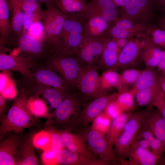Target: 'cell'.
Wrapping results in <instances>:
<instances>
[{
  "instance_id": "obj_42",
  "label": "cell",
  "mask_w": 165,
  "mask_h": 165,
  "mask_svg": "<svg viewBox=\"0 0 165 165\" xmlns=\"http://www.w3.org/2000/svg\"><path fill=\"white\" fill-rule=\"evenodd\" d=\"M8 2L15 4L19 7L24 12H30L43 13L40 2L31 3L22 1L20 0H7Z\"/></svg>"
},
{
  "instance_id": "obj_32",
  "label": "cell",
  "mask_w": 165,
  "mask_h": 165,
  "mask_svg": "<svg viewBox=\"0 0 165 165\" xmlns=\"http://www.w3.org/2000/svg\"><path fill=\"white\" fill-rule=\"evenodd\" d=\"M160 92L158 86L138 91L135 93L136 103L140 107L152 105L155 98Z\"/></svg>"
},
{
  "instance_id": "obj_3",
  "label": "cell",
  "mask_w": 165,
  "mask_h": 165,
  "mask_svg": "<svg viewBox=\"0 0 165 165\" xmlns=\"http://www.w3.org/2000/svg\"><path fill=\"white\" fill-rule=\"evenodd\" d=\"M150 113L145 111L132 114L126 123L114 146L116 157L121 164L124 165L125 163L127 153Z\"/></svg>"
},
{
  "instance_id": "obj_58",
  "label": "cell",
  "mask_w": 165,
  "mask_h": 165,
  "mask_svg": "<svg viewBox=\"0 0 165 165\" xmlns=\"http://www.w3.org/2000/svg\"><path fill=\"white\" fill-rule=\"evenodd\" d=\"M160 28L165 29V18L162 16L160 18L159 20Z\"/></svg>"
},
{
  "instance_id": "obj_48",
  "label": "cell",
  "mask_w": 165,
  "mask_h": 165,
  "mask_svg": "<svg viewBox=\"0 0 165 165\" xmlns=\"http://www.w3.org/2000/svg\"><path fill=\"white\" fill-rule=\"evenodd\" d=\"M152 105L156 107L165 119V97L161 92L156 96Z\"/></svg>"
},
{
  "instance_id": "obj_7",
  "label": "cell",
  "mask_w": 165,
  "mask_h": 165,
  "mask_svg": "<svg viewBox=\"0 0 165 165\" xmlns=\"http://www.w3.org/2000/svg\"><path fill=\"white\" fill-rule=\"evenodd\" d=\"M85 96L94 99L106 94L102 90L100 76L93 65L81 68L76 86Z\"/></svg>"
},
{
  "instance_id": "obj_46",
  "label": "cell",
  "mask_w": 165,
  "mask_h": 165,
  "mask_svg": "<svg viewBox=\"0 0 165 165\" xmlns=\"http://www.w3.org/2000/svg\"><path fill=\"white\" fill-rule=\"evenodd\" d=\"M150 142L151 151L160 160L165 152V147L163 144L156 137H154Z\"/></svg>"
},
{
  "instance_id": "obj_4",
  "label": "cell",
  "mask_w": 165,
  "mask_h": 165,
  "mask_svg": "<svg viewBox=\"0 0 165 165\" xmlns=\"http://www.w3.org/2000/svg\"><path fill=\"white\" fill-rule=\"evenodd\" d=\"M70 55L60 53H52L46 59L61 75L62 79L70 86H76L82 66L77 59Z\"/></svg>"
},
{
  "instance_id": "obj_22",
  "label": "cell",
  "mask_w": 165,
  "mask_h": 165,
  "mask_svg": "<svg viewBox=\"0 0 165 165\" xmlns=\"http://www.w3.org/2000/svg\"><path fill=\"white\" fill-rule=\"evenodd\" d=\"M87 21L84 26L85 36L94 38H101L109 28V23L101 16L87 12Z\"/></svg>"
},
{
  "instance_id": "obj_26",
  "label": "cell",
  "mask_w": 165,
  "mask_h": 165,
  "mask_svg": "<svg viewBox=\"0 0 165 165\" xmlns=\"http://www.w3.org/2000/svg\"><path fill=\"white\" fill-rule=\"evenodd\" d=\"M7 0H0V47L7 45L10 39V20Z\"/></svg>"
},
{
  "instance_id": "obj_60",
  "label": "cell",
  "mask_w": 165,
  "mask_h": 165,
  "mask_svg": "<svg viewBox=\"0 0 165 165\" xmlns=\"http://www.w3.org/2000/svg\"><path fill=\"white\" fill-rule=\"evenodd\" d=\"M162 12V16L165 18V8L160 10Z\"/></svg>"
},
{
  "instance_id": "obj_47",
  "label": "cell",
  "mask_w": 165,
  "mask_h": 165,
  "mask_svg": "<svg viewBox=\"0 0 165 165\" xmlns=\"http://www.w3.org/2000/svg\"><path fill=\"white\" fill-rule=\"evenodd\" d=\"M41 159L44 165H57V153L52 149L44 151L41 156Z\"/></svg>"
},
{
  "instance_id": "obj_50",
  "label": "cell",
  "mask_w": 165,
  "mask_h": 165,
  "mask_svg": "<svg viewBox=\"0 0 165 165\" xmlns=\"http://www.w3.org/2000/svg\"><path fill=\"white\" fill-rule=\"evenodd\" d=\"M6 98L2 94H0V120L6 115L7 110V102Z\"/></svg>"
},
{
  "instance_id": "obj_15",
  "label": "cell",
  "mask_w": 165,
  "mask_h": 165,
  "mask_svg": "<svg viewBox=\"0 0 165 165\" xmlns=\"http://www.w3.org/2000/svg\"><path fill=\"white\" fill-rule=\"evenodd\" d=\"M79 102L76 97L69 94L56 109L53 117L55 123L64 126L70 123L74 115H76Z\"/></svg>"
},
{
  "instance_id": "obj_21",
  "label": "cell",
  "mask_w": 165,
  "mask_h": 165,
  "mask_svg": "<svg viewBox=\"0 0 165 165\" xmlns=\"http://www.w3.org/2000/svg\"><path fill=\"white\" fill-rule=\"evenodd\" d=\"M125 165H155L159 160L148 149L140 147H131L127 156Z\"/></svg>"
},
{
  "instance_id": "obj_20",
  "label": "cell",
  "mask_w": 165,
  "mask_h": 165,
  "mask_svg": "<svg viewBox=\"0 0 165 165\" xmlns=\"http://www.w3.org/2000/svg\"><path fill=\"white\" fill-rule=\"evenodd\" d=\"M142 43L138 40H130L118 55L117 67H127L134 64L139 57Z\"/></svg>"
},
{
  "instance_id": "obj_16",
  "label": "cell",
  "mask_w": 165,
  "mask_h": 165,
  "mask_svg": "<svg viewBox=\"0 0 165 165\" xmlns=\"http://www.w3.org/2000/svg\"><path fill=\"white\" fill-rule=\"evenodd\" d=\"M35 81L47 86H51L63 93L69 94L70 86L51 70L39 69L32 74Z\"/></svg>"
},
{
  "instance_id": "obj_33",
  "label": "cell",
  "mask_w": 165,
  "mask_h": 165,
  "mask_svg": "<svg viewBox=\"0 0 165 165\" xmlns=\"http://www.w3.org/2000/svg\"><path fill=\"white\" fill-rule=\"evenodd\" d=\"M27 104L29 110L34 116L48 119L53 118L52 116L48 113L46 104L41 99L32 96L29 97Z\"/></svg>"
},
{
  "instance_id": "obj_35",
  "label": "cell",
  "mask_w": 165,
  "mask_h": 165,
  "mask_svg": "<svg viewBox=\"0 0 165 165\" xmlns=\"http://www.w3.org/2000/svg\"><path fill=\"white\" fill-rule=\"evenodd\" d=\"M101 87L103 90H108L113 87H118L120 80V75L114 70H108L100 76Z\"/></svg>"
},
{
  "instance_id": "obj_51",
  "label": "cell",
  "mask_w": 165,
  "mask_h": 165,
  "mask_svg": "<svg viewBox=\"0 0 165 165\" xmlns=\"http://www.w3.org/2000/svg\"><path fill=\"white\" fill-rule=\"evenodd\" d=\"M140 147L147 149H150V141L143 139H137L135 140L131 147Z\"/></svg>"
},
{
  "instance_id": "obj_6",
  "label": "cell",
  "mask_w": 165,
  "mask_h": 165,
  "mask_svg": "<svg viewBox=\"0 0 165 165\" xmlns=\"http://www.w3.org/2000/svg\"><path fill=\"white\" fill-rule=\"evenodd\" d=\"M154 10L152 0H130L119 12L121 17L147 28L154 18Z\"/></svg>"
},
{
  "instance_id": "obj_41",
  "label": "cell",
  "mask_w": 165,
  "mask_h": 165,
  "mask_svg": "<svg viewBox=\"0 0 165 165\" xmlns=\"http://www.w3.org/2000/svg\"><path fill=\"white\" fill-rule=\"evenodd\" d=\"M43 14V13H40L30 12H24L23 17L24 33H27L28 30L34 23L42 21Z\"/></svg>"
},
{
  "instance_id": "obj_9",
  "label": "cell",
  "mask_w": 165,
  "mask_h": 165,
  "mask_svg": "<svg viewBox=\"0 0 165 165\" xmlns=\"http://www.w3.org/2000/svg\"><path fill=\"white\" fill-rule=\"evenodd\" d=\"M85 137L90 150L99 159L112 163L119 161L105 135L91 127L86 131Z\"/></svg>"
},
{
  "instance_id": "obj_40",
  "label": "cell",
  "mask_w": 165,
  "mask_h": 165,
  "mask_svg": "<svg viewBox=\"0 0 165 165\" xmlns=\"http://www.w3.org/2000/svg\"><path fill=\"white\" fill-rule=\"evenodd\" d=\"M138 32L123 28L114 25L108 28L106 31L109 36L112 38L116 39L122 38H130Z\"/></svg>"
},
{
  "instance_id": "obj_55",
  "label": "cell",
  "mask_w": 165,
  "mask_h": 165,
  "mask_svg": "<svg viewBox=\"0 0 165 165\" xmlns=\"http://www.w3.org/2000/svg\"><path fill=\"white\" fill-rule=\"evenodd\" d=\"M117 7H122L125 6L130 0H111Z\"/></svg>"
},
{
  "instance_id": "obj_30",
  "label": "cell",
  "mask_w": 165,
  "mask_h": 165,
  "mask_svg": "<svg viewBox=\"0 0 165 165\" xmlns=\"http://www.w3.org/2000/svg\"><path fill=\"white\" fill-rule=\"evenodd\" d=\"M38 84L35 87L36 92L42 95L53 108L56 109L69 94L64 93L53 88Z\"/></svg>"
},
{
  "instance_id": "obj_44",
  "label": "cell",
  "mask_w": 165,
  "mask_h": 165,
  "mask_svg": "<svg viewBox=\"0 0 165 165\" xmlns=\"http://www.w3.org/2000/svg\"><path fill=\"white\" fill-rule=\"evenodd\" d=\"M44 26L42 21L34 23L28 30L27 33L42 42L44 35Z\"/></svg>"
},
{
  "instance_id": "obj_23",
  "label": "cell",
  "mask_w": 165,
  "mask_h": 165,
  "mask_svg": "<svg viewBox=\"0 0 165 165\" xmlns=\"http://www.w3.org/2000/svg\"><path fill=\"white\" fill-rule=\"evenodd\" d=\"M163 53L147 35L139 56L147 68H153L158 66L161 61Z\"/></svg>"
},
{
  "instance_id": "obj_2",
  "label": "cell",
  "mask_w": 165,
  "mask_h": 165,
  "mask_svg": "<svg viewBox=\"0 0 165 165\" xmlns=\"http://www.w3.org/2000/svg\"><path fill=\"white\" fill-rule=\"evenodd\" d=\"M67 15L53 6L44 11L42 22L44 35L42 42L53 53L60 52L62 44L61 35Z\"/></svg>"
},
{
  "instance_id": "obj_19",
  "label": "cell",
  "mask_w": 165,
  "mask_h": 165,
  "mask_svg": "<svg viewBox=\"0 0 165 165\" xmlns=\"http://www.w3.org/2000/svg\"><path fill=\"white\" fill-rule=\"evenodd\" d=\"M65 148L68 150L86 156L94 158L87 148L83 138L80 135L68 131H59Z\"/></svg>"
},
{
  "instance_id": "obj_39",
  "label": "cell",
  "mask_w": 165,
  "mask_h": 165,
  "mask_svg": "<svg viewBox=\"0 0 165 165\" xmlns=\"http://www.w3.org/2000/svg\"><path fill=\"white\" fill-rule=\"evenodd\" d=\"M112 121L110 118L102 112L94 119L92 122L91 127L105 135Z\"/></svg>"
},
{
  "instance_id": "obj_8",
  "label": "cell",
  "mask_w": 165,
  "mask_h": 165,
  "mask_svg": "<svg viewBox=\"0 0 165 165\" xmlns=\"http://www.w3.org/2000/svg\"><path fill=\"white\" fill-rule=\"evenodd\" d=\"M11 45L19 48V53L34 61L46 60L53 53L43 43L27 33H24Z\"/></svg>"
},
{
  "instance_id": "obj_24",
  "label": "cell",
  "mask_w": 165,
  "mask_h": 165,
  "mask_svg": "<svg viewBox=\"0 0 165 165\" xmlns=\"http://www.w3.org/2000/svg\"><path fill=\"white\" fill-rule=\"evenodd\" d=\"M8 2L11 16L10 39L8 44L9 45L24 33V12L16 5L8 1Z\"/></svg>"
},
{
  "instance_id": "obj_36",
  "label": "cell",
  "mask_w": 165,
  "mask_h": 165,
  "mask_svg": "<svg viewBox=\"0 0 165 165\" xmlns=\"http://www.w3.org/2000/svg\"><path fill=\"white\" fill-rule=\"evenodd\" d=\"M32 142L35 147L43 151L52 149L50 135L48 130H42L34 134Z\"/></svg>"
},
{
  "instance_id": "obj_34",
  "label": "cell",
  "mask_w": 165,
  "mask_h": 165,
  "mask_svg": "<svg viewBox=\"0 0 165 165\" xmlns=\"http://www.w3.org/2000/svg\"><path fill=\"white\" fill-rule=\"evenodd\" d=\"M135 93L132 90L118 93L115 102L123 112H131L135 107Z\"/></svg>"
},
{
  "instance_id": "obj_17",
  "label": "cell",
  "mask_w": 165,
  "mask_h": 165,
  "mask_svg": "<svg viewBox=\"0 0 165 165\" xmlns=\"http://www.w3.org/2000/svg\"><path fill=\"white\" fill-rule=\"evenodd\" d=\"M88 5L87 12L99 15L110 23L118 18L117 7L111 0H92Z\"/></svg>"
},
{
  "instance_id": "obj_56",
  "label": "cell",
  "mask_w": 165,
  "mask_h": 165,
  "mask_svg": "<svg viewBox=\"0 0 165 165\" xmlns=\"http://www.w3.org/2000/svg\"><path fill=\"white\" fill-rule=\"evenodd\" d=\"M55 0H37L39 2L43 3L48 7L53 6Z\"/></svg>"
},
{
  "instance_id": "obj_18",
  "label": "cell",
  "mask_w": 165,
  "mask_h": 165,
  "mask_svg": "<svg viewBox=\"0 0 165 165\" xmlns=\"http://www.w3.org/2000/svg\"><path fill=\"white\" fill-rule=\"evenodd\" d=\"M33 134L24 137L16 157V165H38L32 142Z\"/></svg>"
},
{
  "instance_id": "obj_45",
  "label": "cell",
  "mask_w": 165,
  "mask_h": 165,
  "mask_svg": "<svg viewBox=\"0 0 165 165\" xmlns=\"http://www.w3.org/2000/svg\"><path fill=\"white\" fill-rule=\"evenodd\" d=\"M115 100L110 102L103 112L112 121L117 118L124 113Z\"/></svg>"
},
{
  "instance_id": "obj_37",
  "label": "cell",
  "mask_w": 165,
  "mask_h": 165,
  "mask_svg": "<svg viewBox=\"0 0 165 165\" xmlns=\"http://www.w3.org/2000/svg\"><path fill=\"white\" fill-rule=\"evenodd\" d=\"M141 71L134 68L125 70L120 75V80L118 87L133 85L137 80Z\"/></svg>"
},
{
  "instance_id": "obj_27",
  "label": "cell",
  "mask_w": 165,
  "mask_h": 165,
  "mask_svg": "<svg viewBox=\"0 0 165 165\" xmlns=\"http://www.w3.org/2000/svg\"><path fill=\"white\" fill-rule=\"evenodd\" d=\"M144 125L163 143L165 147V119L157 110L150 113Z\"/></svg>"
},
{
  "instance_id": "obj_29",
  "label": "cell",
  "mask_w": 165,
  "mask_h": 165,
  "mask_svg": "<svg viewBox=\"0 0 165 165\" xmlns=\"http://www.w3.org/2000/svg\"><path fill=\"white\" fill-rule=\"evenodd\" d=\"M132 115L131 112H124L112 121L106 134L107 141L111 147L112 148L114 146L126 123Z\"/></svg>"
},
{
  "instance_id": "obj_38",
  "label": "cell",
  "mask_w": 165,
  "mask_h": 165,
  "mask_svg": "<svg viewBox=\"0 0 165 165\" xmlns=\"http://www.w3.org/2000/svg\"><path fill=\"white\" fill-rule=\"evenodd\" d=\"M148 31L147 35L153 43L159 48L165 49V29L155 27Z\"/></svg>"
},
{
  "instance_id": "obj_59",
  "label": "cell",
  "mask_w": 165,
  "mask_h": 165,
  "mask_svg": "<svg viewBox=\"0 0 165 165\" xmlns=\"http://www.w3.org/2000/svg\"><path fill=\"white\" fill-rule=\"evenodd\" d=\"M160 165H165V154H163L160 158L159 163V164Z\"/></svg>"
},
{
  "instance_id": "obj_5",
  "label": "cell",
  "mask_w": 165,
  "mask_h": 165,
  "mask_svg": "<svg viewBox=\"0 0 165 165\" xmlns=\"http://www.w3.org/2000/svg\"><path fill=\"white\" fill-rule=\"evenodd\" d=\"M67 15L61 35L62 46L60 52L72 55L75 54L85 37L84 26L72 14Z\"/></svg>"
},
{
  "instance_id": "obj_28",
  "label": "cell",
  "mask_w": 165,
  "mask_h": 165,
  "mask_svg": "<svg viewBox=\"0 0 165 165\" xmlns=\"http://www.w3.org/2000/svg\"><path fill=\"white\" fill-rule=\"evenodd\" d=\"M53 6L66 15L85 13L88 10L86 0H55Z\"/></svg>"
},
{
  "instance_id": "obj_31",
  "label": "cell",
  "mask_w": 165,
  "mask_h": 165,
  "mask_svg": "<svg viewBox=\"0 0 165 165\" xmlns=\"http://www.w3.org/2000/svg\"><path fill=\"white\" fill-rule=\"evenodd\" d=\"M158 76L153 68H146L141 71L131 90L135 93L143 89L158 86Z\"/></svg>"
},
{
  "instance_id": "obj_57",
  "label": "cell",
  "mask_w": 165,
  "mask_h": 165,
  "mask_svg": "<svg viewBox=\"0 0 165 165\" xmlns=\"http://www.w3.org/2000/svg\"><path fill=\"white\" fill-rule=\"evenodd\" d=\"M158 67L163 72L162 74H165V60L162 59Z\"/></svg>"
},
{
  "instance_id": "obj_52",
  "label": "cell",
  "mask_w": 165,
  "mask_h": 165,
  "mask_svg": "<svg viewBox=\"0 0 165 165\" xmlns=\"http://www.w3.org/2000/svg\"><path fill=\"white\" fill-rule=\"evenodd\" d=\"M157 85L161 92L165 97V74L159 76Z\"/></svg>"
},
{
  "instance_id": "obj_12",
  "label": "cell",
  "mask_w": 165,
  "mask_h": 165,
  "mask_svg": "<svg viewBox=\"0 0 165 165\" xmlns=\"http://www.w3.org/2000/svg\"><path fill=\"white\" fill-rule=\"evenodd\" d=\"M34 61L31 58L20 53L17 54H0V70H11L19 72L30 80L35 81L31 71V66Z\"/></svg>"
},
{
  "instance_id": "obj_10",
  "label": "cell",
  "mask_w": 165,
  "mask_h": 165,
  "mask_svg": "<svg viewBox=\"0 0 165 165\" xmlns=\"http://www.w3.org/2000/svg\"><path fill=\"white\" fill-rule=\"evenodd\" d=\"M91 38L85 36L75 53L81 64L91 65L100 58L107 40Z\"/></svg>"
},
{
  "instance_id": "obj_14",
  "label": "cell",
  "mask_w": 165,
  "mask_h": 165,
  "mask_svg": "<svg viewBox=\"0 0 165 165\" xmlns=\"http://www.w3.org/2000/svg\"><path fill=\"white\" fill-rule=\"evenodd\" d=\"M57 165H106L112 163L72 152L64 148L57 154Z\"/></svg>"
},
{
  "instance_id": "obj_53",
  "label": "cell",
  "mask_w": 165,
  "mask_h": 165,
  "mask_svg": "<svg viewBox=\"0 0 165 165\" xmlns=\"http://www.w3.org/2000/svg\"><path fill=\"white\" fill-rule=\"evenodd\" d=\"M113 39L116 41L118 48L122 49L126 45L130 39V38H127Z\"/></svg>"
},
{
  "instance_id": "obj_49",
  "label": "cell",
  "mask_w": 165,
  "mask_h": 165,
  "mask_svg": "<svg viewBox=\"0 0 165 165\" xmlns=\"http://www.w3.org/2000/svg\"><path fill=\"white\" fill-rule=\"evenodd\" d=\"M143 127L140 129L136 139H143L149 141L152 140L155 137L151 131L145 126L144 124L143 125Z\"/></svg>"
},
{
  "instance_id": "obj_25",
  "label": "cell",
  "mask_w": 165,
  "mask_h": 165,
  "mask_svg": "<svg viewBox=\"0 0 165 165\" xmlns=\"http://www.w3.org/2000/svg\"><path fill=\"white\" fill-rule=\"evenodd\" d=\"M119 49L114 39H107L100 57L101 64L104 68L108 70L117 68Z\"/></svg>"
},
{
  "instance_id": "obj_11",
  "label": "cell",
  "mask_w": 165,
  "mask_h": 165,
  "mask_svg": "<svg viewBox=\"0 0 165 165\" xmlns=\"http://www.w3.org/2000/svg\"><path fill=\"white\" fill-rule=\"evenodd\" d=\"M118 94H105L94 98L80 111L76 120L82 127H86L103 112L110 102L115 100Z\"/></svg>"
},
{
  "instance_id": "obj_1",
  "label": "cell",
  "mask_w": 165,
  "mask_h": 165,
  "mask_svg": "<svg viewBox=\"0 0 165 165\" xmlns=\"http://www.w3.org/2000/svg\"><path fill=\"white\" fill-rule=\"evenodd\" d=\"M29 92L23 91L15 99L7 114L0 120V138L8 133H21L24 129L38 127L40 122L34 117L27 104Z\"/></svg>"
},
{
  "instance_id": "obj_13",
  "label": "cell",
  "mask_w": 165,
  "mask_h": 165,
  "mask_svg": "<svg viewBox=\"0 0 165 165\" xmlns=\"http://www.w3.org/2000/svg\"><path fill=\"white\" fill-rule=\"evenodd\" d=\"M24 137L21 133L13 132L0 143V165H16V156Z\"/></svg>"
},
{
  "instance_id": "obj_43",
  "label": "cell",
  "mask_w": 165,
  "mask_h": 165,
  "mask_svg": "<svg viewBox=\"0 0 165 165\" xmlns=\"http://www.w3.org/2000/svg\"><path fill=\"white\" fill-rule=\"evenodd\" d=\"M50 133L52 150L57 153L65 148L59 131L53 129L48 130Z\"/></svg>"
},
{
  "instance_id": "obj_54",
  "label": "cell",
  "mask_w": 165,
  "mask_h": 165,
  "mask_svg": "<svg viewBox=\"0 0 165 165\" xmlns=\"http://www.w3.org/2000/svg\"><path fill=\"white\" fill-rule=\"evenodd\" d=\"M154 8L160 10L165 8V0H152Z\"/></svg>"
}]
</instances>
